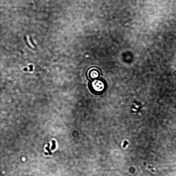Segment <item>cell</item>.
Listing matches in <instances>:
<instances>
[{
    "instance_id": "obj_1",
    "label": "cell",
    "mask_w": 176,
    "mask_h": 176,
    "mask_svg": "<svg viewBox=\"0 0 176 176\" xmlns=\"http://www.w3.org/2000/svg\"><path fill=\"white\" fill-rule=\"evenodd\" d=\"M52 146L51 148V150H54L56 148L55 141V140H52Z\"/></svg>"
},
{
    "instance_id": "obj_2",
    "label": "cell",
    "mask_w": 176,
    "mask_h": 176,
    "mask_svg": "<svg viewBox=\"0 0 176 176\" xmlns=\"http://www.w3.org/2000/svg\"><path fill=\"white\" fill-rule=\"evenodd\" d=\"M48 146H47V147L46 149V150H47L49 152V154L50 155H51V154H52V153H51V151L50 150V144L48 143Z\"/></svg>"
},
{
    "instance_id": "obj_3",
    "label": "cell",
    "mask_w": 176,
    "mask_h": 176,
    "mask_svg": "<svg viewBox=\"0 0 176 176\" xmlns=\"http://www.w3.org/2000/svg\"><path fill=\"white\" fill-rule=\"evenodd\" d=\"M45 154H46V155H47L48 154V153H46H46H45Z\"/></svg>"
}]
</instances>
